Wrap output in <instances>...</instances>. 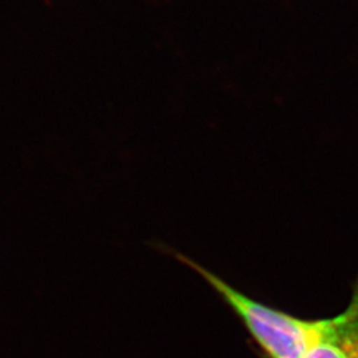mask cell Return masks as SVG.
<instances>
[{
    "label": "cell",
    "mask_w": 358,
    "mask_h": 358,
    "mask_svg": "<svg viewBox=\"0 0 358 358\" xmlns=\"http://www.w3.org/2000/svg\"><path fill=\"white\" fill-rule=\"evenodd\" d=\"M303 358H358V279L349 306L328 319L320 341Z\"/></svg>",
    "instance_id": "cell-2"
},
{
    "label": "cell",
    "mask_w": 358,
    "mask_h": 358,
    "mask_svg": "<svg viewBox=\"0 0 358 358\" xmlns=\"http://www.w3.org/2000/svg\"><path fill=\"white\" fill-rule=\"evenodd\" d=\"M180 263L201 275L242 321L256 344L268 358H303L320 341L328 319L306 320L269 307L244 294L189 256L174 254Z\"/></svg>",
    "instance_id": "cell-1"
}]
</instances>
